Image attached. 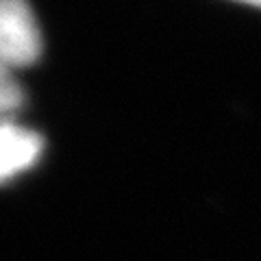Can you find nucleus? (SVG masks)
<instances>
[{"mask_svg":"<svg viewBox=\"0 0 261 261\" xmlns=\"http://www.w3.org/2000/svg\"><path fill=\"white\" fill-rule=\"evenodd\" d=\"M42 39H39L37 22L27 0H0V55L3 68H20L29 65L39 57Z\"/></svg>","mask_w":261,"mask_h":261,"instance_id":"nucleus-1","label":"nucleus"},{"mask_svg":"<svg viewBox=\"0 0 261 261\" xmlns=\"http://www.w3.org/2000/svg\"><path fill=\"white\" fill-rule=\"evenodd\" d=\"M39 154V137L31 130L5 122L3 126V174L9 176L13 172L29 168Z\"/></svg>","mask_w":261,"mask_h":261,"instance_id":"nucleus-2","label":"nucleus"},{"mask_svg":"<svg viewBox=\"0 0 261 261\" xmlns=\"http://www.w3.org/2000/svg\"><path fill=\"white\" fill-rule=\"evenodd\" d=\"M11 70L3 68V94H0V100H3V109L5 111H11L20 105V89L18 85L11 81Z\"/></svg>","mask_w":261,"mask_h":261,"instance_id":"nucleus-3","label":"nucleus"},{"mask_svg":"<svg viewBox=\"0 0 261 261\" xmlns=\"http://www.w3.org/2000/svg\"><path fill=\"white\" fill-rule=\"evenodd\" d=\"M242 3H250V5H257V7H261V0H242Z\"/></svg>","mask_w":261,"mask_h":261,"instance_id":"nucleus-4","label":"nucleus"}]
</instances>
